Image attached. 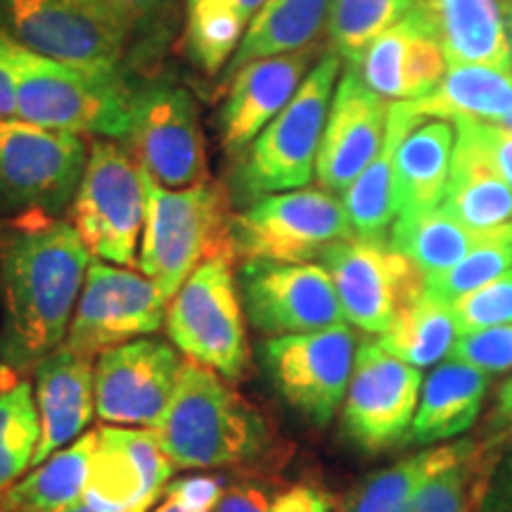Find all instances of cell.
<instances>
[{
    "mask_svg": "<svg viewBox=\"0 0 512 512\" xmlns=\"http://www.w3.org/2000/svg\"><path fill=\"white\" fill-rule=\"evenodd\" d=\"M12 373H8V370H5L3 366H0V389H3L5 387V384H10L12 380H19V377L15 375V377H12V380H3V377H10Z\"/></svg>",
    "mask_w": 512,
    "mask_h": 512,
    "instance_id": "db71d44e",
    "label": "cell"
},
{
    "mask_svg": "<svg viewBox=\"0 0 512 512\" xmlns=\"http://www.w3.org/2000/svg\"><path fill=\"white\" fill-rule=\"evenodd\" d=\"M418 0H330L328 38L332 53L342 62L356 64L370 43L399 24Z\"/></svg>",
    "mask_w": 512,
    "mask_h": 512,
    "instance_id": "74e56055",
    "label": "cell"
},
{
    "mask_svg": "<svg viewBox=\"0 0 512 512\" xmlns=\"http://www.w3.org/2000/svg\"><path fill=\"white\" fill-rule=\"evenodd\" d=\"M477 441L458 439L430 446L380 472H373L349 491V496L339 505V512H399L427 479L463 460L477 446Z\"/></svg>",
    "mask_w": 512,
    "mask_h": 512,
    "instance_id": "4dcf8cb0",
    "label": "cell"
},
{
    "mask_svg": "<svg viewBox=\"0 0 512 512\" xmlns=\"http://www.w3.org/2000/svg\"><path fill=\"white\" fill-rule=\"evenodd\" d=\"M164 328L181 354L223 380L247 375L249 342L233 252L209 256L192 271L166 306Z\"/></svg>",
    "mask_w": 512,
    "mask_h": 512,
    "instance_id": "5b68a950",
    "label": "cell"
},
{
    "mask_svg": "<svg viewBox=\"0 0 512 512\" xmlns=\"http://www.w3.org/2000/svg\"><path fill=\"white\" fill-rule=\"evenodd\" d=\"M512 271V221L486 230L479 245L460 264L444 273L427 275L425 290L441 302L453 304L498 275Z\"/></svg>",
    "mask_w": 512,
    "mask_h": 512,
    "instance_id": "f35d334b",
    "label": "cell"
},
{
    "mask_svg": "<svg viewBox=\"0 0 512 512\" xmlns=\"http://www.w3.org/2000/svg\"><path fill=\"white\" fill-rule=\"evenodd\" d=\"M166 306L164 294L143 273L93 259L64 347L95 361L102 351L155 335L166 320Z\"/></svg>",
    "mask_w": 512,
    "mask_h": 512,
    "instance_id": "5bb4252c",
    "label": "cell"
},
{
    "mask_svg": "<svg viewBox=\"0 0 512 512\" xmlns=\"http://www.w3.org/2000/svg\"><path fill=\"white\" fill-rule=\"evenodd\" d=\"M150 512H192V510H188V508H183V505H181V503H178V501H174V498H171V496H166V494H164V498H162V501H159V503L155 505V508H152Z\"/></svg>",
    "mask_w": 512,
    "mask_h": 512,
    "instance_id": "f907efd6",
    "label": "cell"
},
{
    "mask_svg": "<svg viewBox=\"0 0 512 512\" xmlns=\"http://www.w3.org/2000/svg\"><path fill=\"white\" fill-rule=\"evenodd\" d=\"M458 335L512 323V271L498 275L451 304Z\"/></svg>",
    "mask_w": 512,
    "mask_h": 512,
    "instance_id": "ab89813d",
    "label": "cell"
},
{
    "mask_svg": "<svg viewBox=\"0 0 512 512\" xmlns=\"http://www.w3.org/2000/svg\"><path fill=\"white\" fill-rule=\"evenodd\" d=\"M124 140L159 188L188 190L207 183L200 107L183 86L157 81L133 93Z\"/></svg>",
    "mask_w": 512,
    "mask_h": 512,
    "instance_id": "30bf717a",
    "label": "cell"
},
{
    "mask_svg": "<svg viewBox=\"0 0 512 512\" xmlns=\"http://www.w3.org/2000/svg\"><path fill=\"white\" fill-rule=\"evenodd\" d=\"M183 366L181 351L152 335L102 351L95 358V413L105 425L155 430Z\"/></svg>",
    "mask_w": 512,
    "mask_h": 512,
    "instance_id": "2e32d148",
    "label": "cell"
},
{
    "mask_svg": "<svg viewBox=\"0 0 512 512\" xmlns=\"http://www.w3.org/2000/svg\"><path fill=\"white\" fill-rule=\"evenodd\" d=\"M8 46L10 36L0 31V119L17 117V76Z\"/></svg>",
    "mask_w": 512,
    "mask_h": 512,
    "instance_id": "7dc6e473",
    "label": "cell"
},
{
    "mask_svg": "<svg viewBox=\"0 0 512 512\" xmlns=\"http://www.w3.org/2000/svg\"><path fill=\"white\" fill-rule=\"evenodd\" d=\"M91 261L72 221H10L0 235V366L8 373H34L62 347Z\"/></svg>",
    "mask_w": 512,
    "mask_h": 512,
    "instance_id": "6da1fadb",
    "label": "cell"
},
{
    "mask_svg": "<svg viewBox=\"0 0 512 512\" xmlns=\"http://www.w3.org/2000/svg\"><path fill=\"white\" fill-rule=\"evenodd\" d=\"M453 126L484 152V157L512 188V131L496 121L482 119H456Z\"/></svg>",
    "mask_w": 512,
    "mask_h": 512,
    "instance_id": "b9f144b4",
    "label": "cell"
},
{
    "mask_svg": "<svg viewBox=\"0 0 512 512\" xmlns=\"http://www.w3.org/2000/svg\"><path fill=\"white\" fill-rule=\"evenodd\" d=\"M126 43L128 62L147 67L157 62L178 29L176 0H88Z\"/></svg>",
    "mask_w": 512,
    "mask_h": 512,
    "instance_id": "e575fe53",
    "label": "cell"
},
{
    "mask_svg": "<svg viewBox=\"0 0 512 512\" xmlns=\"http://www.w3.org/2000/svg\"><path fill=\"white\" fill-rule=\"evenodd\" d=\"M453 150L456 126L446 119H422L403 136L394 159L399 216L439 207L451 176Z\"/></svg>",
    "mask_w": 512,
    "mask_h": 512,
    "instance_id": "d4e9b609",
    "label": "cell"
},
{
    "mask_svg": "<svg viewBox=\"0 0 512 512\" xmlns=\"http://www.w3.org/2000/svg\"><path fill=\"white\" fill-rule=\"evenodd\" d=\"M349 67L387 102H413L439 86L448 60L430 17L418 3L399 24L375 38Z\"/></svg>",
    "mask_w": 512,
    "mask_h": 512,
    "instance_id": "ffe728a7",
    "label": "cell"
},
{
    "mask_svg": "<svg viewBox=\"0 0 512 512\" xmlns=\"http://www.w3.org/2000/svg\"><path fill=\"white\" fill-rule=\"evenodd\" d=\"M479 512H512V441L498 456Z\"/></svg>",
    "mask_w": 512,
    "mask_h": 512,
    "instance_id": "f6af8a7d",
    "label": "cell"
},
{
    "mask_svg": "<svg viewBox=\"0 0 512 512\" xmlns=\"http://www.w3.org/2000/svg\"><path fill=\"white\" fill-rule=\"evenodd\" d=\"M439 209L472 230H491L512 221V188L458 128L451 176Z\"/></svg>",
    "mask_w": 512,
    "mask_h": 512,
    "instance_id": "4316f807",
    "label": "cell"
},
{
    "mask_svg": "<svg viewBox=\"0 0 512 512\" xmlns=\"http://www.w3.org/2000/svg\"><path fill=\"white\" fill-rule=\"evenodd\" d=\"M354 235L344 204L335 192L299 188L261 195L245 211L230 216L228 238L235 261L268 259L309 264Z\"/></svg>",
    "mask_w": 512,
    "mask_h": 512,
    "instance_id": "9c48e42d",
    "label": "cell"
},
{
    "mask_svg": "<svg viewBox=\"0 0 512 512\" xmlns=\"http://www.w3.org/2000/svg\"><path fill=\"white\" fill-rule=\"evenodd\" d=\"M72 226L95 259L131 266L138 261L147 211V174L114 138H95L72 202Z\"/></svg>",
    "mask_w": 512,
    "mask_h": 512,
    "instance_id": "ba28073f",
    "label": "cell"
},
{
    "mask_svg": "<svg viewBox=\"0 0 512 512\" xmlns=\"http://www.w3.org/2000/svg\"><path fill=\"white\" fill-rule=\"evenodd\" d=\"M448 64H484L512 72L503 0H420Z\"/></svg>",
    "mask_w": 512,
    "mask_h": 512,
    "instance_id": "603a6c76",
    "label": "cell"
},
{
    "mask_svg": "<svg viewBox=\"0 0 512 512\" xmlns=\"http://www.w3.org/2000/svg\"><path fill=\"white\" fill-rule=\"evenodd\" d=\"M418 3H420V0H418Z\"/></svg>",
    "mask_w": 512,
    "mask_h": 512,
    "instance_id": "6f0895ef",
    "label": "cell"
},
{
    "mask_svg": "<svg viewBox=\"0 0 512 512\" xmlns=\"http://www.w3.org/2000/svg\"><path fill=\"white\" fill-rule=\"evenodd\" d=\"M451 358L482 370L489 377L512 370V323L460 335Z\"/></svg>",
    "mask_w": 512,
    "mask_h": 512,
    "instance_id": "60d3db41",
    "label": "cell"
},
{
    "mask_svg": "<svg viewBox=\"0 0 512 512\" xmlns=\"http://www.w3.org/2000/svg\"><path fill=\"white\" fill-rule=\"evenodd\" d=\"M418 121L422 119L408 110L406 102H392L380 152L366 166V171L342 192L344 211H347V219L356 238L387 240V233H392L394 221L399 219L394 190L396 150H399L403 136Z\"/></svg>",
    "mask_w": 512,
    "mask_h": 512,
    "instance_id": "484cf974",
    "label": "cell"
},
{
    "mask_svg": "<svg viewBox=\"0 0 512 512\" xmlns=\"http://www.w3.org/2000/svg\"><path fill=\"white\" fill-rule=\"evenodd\" d=\"M249 22L228 0H185V48L207 76H216L238 53Z\"/></svg>",
    "mask_w": 512,
    "mask_h": 512,
    "instance_id": "d590c367",
    "label": "cell"
},
{
    "mask_svg": "<svg viewBox=\"0 0 512 512\" xmlns=\"http://www.w3.org/2000/svg\"><path fill=\"white\" fill-rule=\"evenodd\" d=\"M226 479L228 477L219 475H192L174 479L166 486L164 494L192 512H214L223 489H226Z\"/></svg>",
    "mask_w": 512,
    "mask_h": 512,
    "instance_id": "ee69618b",
    "label": "cell"
},
{
    "mask_svg": "<svg viewBox=\"0 0 512 512\" xmlns=\"http://www.w3.org/2000/svg\"><path fill=\"white\" fill-rule=\"evenodd\" d=\"M503 15H505V27H508L510 57H512V0H503Z\"/></svg>",
    "mask_w": 512,
    "mask_h": 512,
    "instance_id": "816d5d0a",
    "label": "cell"
},
{
    "mask_svg": "<svg viewBox=\"0 0 512 512\" xmlns=\"http://www.w3.org/2000/svg\"><path fill=\"white\" fill-rule=\"evenodd\" d=\"M342 67V57L332 50L318 57L290 105L242 152L240 183L245 192L261 197L309 188Z\"/></svg>",
    "mask_w": 512,
    "mask_h": 512,
    "instance_id": "52a82bcc",
    "label": "cell"
},
{
    "mask_svg": "<svg viewBox=\"0 0 512 512\" xmlns=\"http://www.w3.org/2000/svg\"><path fill=\"white\" fill-rule=\"evenodd\" d=\"M422 382L420 368L408 366L377 342L358 344L342 415L347 437L366 451L399 444L411 432Z\"/></svg>",
    "mask_w": 512,
    "mask_h": 512,
    "instance_id": "e0dca14e",
    "label": "cell"
},
{
    "mask_svg": "<svg viewBox=\"0 0 512 512\" xmlns=\"http://www.w3.org/2000/svg\"><path fill=\"white\" fill-rule=\"evenodd\" d=\"M0 512H5V510H3V508H0Z\"/></svg>",
    "mask_w": 512,
    "mask_h": 512,
    "instance_id": "9f6ffc18",
    "label": "cell"
},
{
    "mask_svg": "<svg viewBox=\"0 0 512 512\" xmlns=\"http://www.w3.org/2000/svg\"><path fill=\"white\" fill-rule=\"evenodd\" d=\"M271 512H332V503L318 486L294 484L275 496Z\"/></svg>",
    "mask_w": 512,
    "mask_h": 512,
    "instance_id": "bcb514c9",
    "label": "cell"
},
{
    "mask_svg": "<svg viewBox=\"0 0 512 512\" xmlns=\"http://www.w3.org/2000/svg\"><path fill=\"white\" fill-rule=\"evenodd\" d=\"M228 3L233 5V8L238 10L240 15L245 17L249 24H252V19H254L256 15H259V10L264 8L266 0H228Z\"/></svg>",
    "mask_w": 512,
    "mask_h": 512,
    "instance_id": "681fc988",
    "label": "cell"
},
{
    "mask_svg": "<svg viewBox=\"0 0 512 512\" xmlns=\"http://www.w3.org/2000/svg\"><path fill=\"white\" fill-rule=\"evenodd\" d=\"M34 384L41 441L31 467L86 434L95 413V366L62 344L34 368Z\"/></svg>",
    "mask_w": 512,
    "mask_h": 512,
    "instance_id": "7402d4cb",
    "label": "cell"
},
{
    "mask_svg": "<svg viewBox=\"0 0 512 512\" xmlns=\"http://www.w3.org/2000/svg\"><path fill=\"white\" fill-rule=\"evenodd\" d=\"M489 375L456 358H446L422 382L420 403L411 425V439L422 446L460 437L482 413Z\"/></svg>",
    "mask_w": 512,
    "mask_h": 512,
    "instance_id": "cb8c5ba5",
    "label": "cell"
},
{
    "mask_svg": "<svg viewBox=\"0 0 512 512\" xmlns=\"http://www.w3.org/2000/svg\"><path fill=\"white\" fill-rule=\"evenodd\" d=\"M275 496L261 477H228L214 512H271Z\"/></svg>",
    "mask_w": 512,
    "mask_h": 512,
    "instance_id": "7bdbcfd3",
    "label": "cell"
},
{
    "mask_svg": "<svg viewBox=\"0 0 512 512\" xmlns=\"http://www.w3.org/2000/svg\"><path fill=\"white\" fill-rule=\"evenodd\" d=\"M228 204L209 181L188 190H166L147 176V211L140 235L138 268L159 287L166 302L209 256L233 252Z\"/></svg>",
    "mask_w": 512,
    "mask_h": 512,
    "instance_id": "277c9868",
    "label": "cell"
},
{
    "mask_svg": "<svg viewBox=\"0 0 512 512\" xmlns=\"http://www.w3.org/2000/svg\"><path fill=\"white\" fill-rule=\"evenodd\" d=\"M389 105L354 69L339 76L316 162L320 188L342 195L366 171L384 143Z\"/></svg>",
    "mask_w": 512,
    "mask_h": 512,
    "instance_id": "d6986e66",
    "label": "cell"
},
{
    "mask_svg": "<svg viewBox=\"0 0 512 512\" xmlns=\"http://www.w3.org/2000/svg\"><path fill=\"white\" fill-rule=\"evenodd\" d=\"M245 316L266 337L316 332L344 323L342 306L328 268L316 261L245 259L238 268Z\"/></svg>",
    "mask_w": 512,
    "mask_h": 512,
    "instance_id": "9a60e30c",
    "label": "cell"
},
{
    "mask_svg": "<svg viewBox=\"0 0 512 512\" xmlns=\"http://www.w3.org/2000/svg\"><path fill=\"white\" fill-rule=\"evenodd\" d=\"M486 230H472L448 216L444 209L401 214L394 221L389 242L420 268L422 275H437L453 268L482 242Z\"/></svg>",
    "mask_w": 512,
    "mask_h": 512,
    "instance_id": "d6a6232c",
    "label": "cell"
},
{
    "mask_svg": "<svg viewBox=\"0 0 512 512\" xmlns=\"http://www.w3.org/2000/svg\"><path fill=\"white\" fill-rule=\"evenodd\" d=\"M418 119L503 121L512 112V72L484 64H448L425 98L406 102Z\"/></svg>",
    "mask_w": 512,
    "mask_h": 512,
    "instance_id": "83f0119b",
    "label": "cell"
},
{
    "mask_svg": "<svg viewBox=\"0 0 512 512\" xmlns=\"http://www.w3.org/2000/svg\"><path fill=\"white\" fill-rule=\"evenodd\" d=\"M0 31L31 53L95 72H124L126 43L88 0H0Z\"/></svg>",
    "mask_w": 512,
    "mask_h": 512,
    "instance_id": "4fadbf2b",
    "label": "cell"
},
{
    "mask_svg": "<svg viewBox=\"0 0 512 512\" xmlns=\"http://www.w3.org/2000/svg\"><path fill=\"white\" fill-rule=\"evenodd\" d=\"M328 15L330 0H266L226 72L233 76L252 60L313 48L328 29Z\"/></svg>",
    "mask_w": 512,
    "mask_h": 512,
    "instance_id": "f546056e",
    "label": "cell"
},
{
    "mask_svg": "<svg viewBox=\"0 0 512 512\" xmlns=\"http://www.w3.org/2000/svg\"><path fill=\"white\" fill-rule=\"evenodd\" d=\"M498 124H501V126H505V128H508V131H512V112L508 114V117H505L503 121H498Z\"/></svg>",
    "mask_w": 512,
    "mask_h": 512,
    "instance_id": "11a10c76",
    "label": "cell"
},
{
    "mask_svg": "<svg viewBox=\"0 0 512 512\" xmlns=\"http://www.w3.org/2000/svg\"><path fill=\"white\" fill-rule=\"evenodd\" d=\"M17 117L50 131L124 140L133 91L126 72H95L36 55L10 38Z\"/></svg>",
    "mask_w": 512,
    "mask_h": 512,
    "instance_id": "3957f363",
    "label": "cell"
},
{
    "mask_svg": "<svg viewBox=\"0 0 512 512\" xmlns=\"http://www.w3.org/2000/svg\"><path fill=\"white\" fill-rule=\"evenodd\" d=\"M358 339L351 325L299 335L266 337L261 363L268 380L294 411L325 427L347 399Z\"/></svg>",
    "mask_w": 512,
    "mask_h": 512,
    "instance_id": "8fae6325",
    "label": "cell"
},
{
    "mask_svg": "<svg viewBox=\"0 0 512 512\" xmlns=\"http://www.w3.org/2000/svg\"><path fill=\"white\" fill-rule=\"evenodd\" d=\"M316 46L299 53L252 60L230 76L219 112V138L228 155H242L264 128L290 105L316 64Z\"/></svg>",
    "mask_w": 512,
    "mask_h": 512,
    "instance_id": "44dd1931",
    "label": "cell"
},
{
    "mask_svg": "<svg viewBox=\"0 0 512 512\" xmlns=\"http://www.w3.org/2000/svg\"><path fill=\"white\" fill-rule=\"evenodd\" d=\"M155 432L176 470L252 467L273 446L264 413L219 373L195 361H185L174 399Z\"/></svg>",
    "mask_w": 512,
    "mask_h": 512,
    "instance_id": "7a4b0ae2",
    "label": "cell"
},
{
    "mask_svg": "<svg viewBox=\"0 0 512 512\" xmlns=\"http://www.w3.org/2000/svg\"><path fill=\"white\" fill-rule=\"evenodd\" d=\"M174 472L155 430L102 425L83 501L100 512H150Z\"/></svg>",
    "mask_w": 512,
    "mask_h": 512,
    "instance_id": "ac0fdd59",
    "label": "cell"
},
{
    "mask_svg": "<svg viewBox=\"0 0 512 512\" xmlns=\"http://www.w3.org/2000/svg\"><path fill=\"white\" fill-rule=\"evenodd\" d=\"M41 441L36 396L27 380H12L0 389V494L34 465Z\"/></svg>",
    "mask_w": 512,
    "mask_h": 512,
    "instance_id": "8d00e7d4",
    "label": "cell"
},
{
    "mask_svg": "<svg viewBox=\"0 0 512 512\" xmlns=\"http://www.w3.org/2000/svg\"><path fill=\"white\" fill-rule=\"evenodd\" d=\"M505 444L498 437L479 439L463 460L427 479L399 512H479Z\"/></svg>",
    "mask_w": 512,
    "mask_h": 512,
    "instance_id": "836d02e7",
    "label": "cell"
},
{
    "mask_svg": "<svg viewBox=\"0 0 512 512\" xmlns=\"http://www.w3.org/2000/svg\"><path fill=\"white\" fill-rule=\"evenodd\" d=\"M57 512H100V510H95L93 505H88V503L81 498V501L67 505V508H62V510H57Z\"/></svg>",
    "mask_w": 512,
    "mask_h": 512,
    "instance_id": "f5cc1de1",
    "label": "cell"
},
{
    "mask_svg": "<svg viewBox=\"0 0 512 512\" xmlns=\"http://www.w3.org/2000/svg\"><path fill=\"white\" fill-rule=\"evenodd\" d=\"M494 434L503 441H512V377L503 384L501 392H498L496 401V413H494Z\"/></svg>",
    "mask_w": 512,
    "mask_h": 512,
    "instance_id": "c3c4849f",
    "label": "cell"
},
{
    "mask_svg": "<svg viewBox=\"0 0 512 512\" xmlns=\"http://www.w3.org/2000/svg\"><path fill=\"white\" fill-rule=\"evenodd\" d=\"M458 337L451 304L425 290L377 337V344L408 366L430 368L451 358Z\"/></svg>",
    "mask_w": 512,
    "mask_h": 512,
    "instance_id": "1f68e13d",
    "label": "cell"
},
{
    "mask_svg": "<svg viewBox=\"0 0 512 512\" xmlns=\"http://www.w3.org/2000/svg\"><path fill=\"white\" fill-rule=\"evenodd\" d=\"M344 323L380 337L425 292V275L387 240L351 238L325 252Z\"/></svg>",
    "mask_w": 512,
    "mask_h": 512,
    "instance_id": "7c38bea8",
    "label": "cell"
},
{
    "mask_svg": "<svg viewBox=\"0 0 512 512\" xmlns=\"http://www.w3.org/2000/svg\"><path fill=\"white\" fill-rule=\"evenodd\" d=\"M88 147L76 133L0 119V216L62 219L86 171Z\"/></svg>",
    "mask_w": 512,
    "mask_h": 512,
    "instance_id": "8992f818",
    "label": "cell"
},
{
    "mask_svg": "<svg viewBox=\"0 0 512 512\" xmlns=\"http://www.w3.org/2000/svg\"><path fill=\"white\" fill-rule=\"evenodd\" d=\"M98 448V430L81 434L74 444L60 448L29 475L0 494L5 512H57L81 501L91 463Z\"/></svg>",
    "mask_w": 512,
    "mask_h": 512,
    "instance_id": "f1b7e54d",
    "label": "cell"
}]
</instances>
